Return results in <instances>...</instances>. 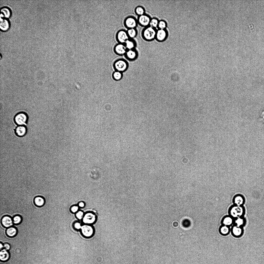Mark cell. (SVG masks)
Wrapping results in <instances>:
<instances>
[{
    "instance_id": "obj_1",
    "label": "cell",
    "mask_w": 264,
    "mask_h": 264,
    "mask_svg": "<svg viewBox=\"0 0 264 264\" xmlns=\"http://www.w3.org/2000/svg\"><path fill=\"white\" fill-rule=\"evenodd\" d=\"M156 28L150 26L145 27L142 32V37L146 41H152L156 39Z\"/></svg>"
},
{
    "instance_id": "obj_2",
    "label": "cell",
    "mask_w": 264,
    "mask_h": 264,
    "mask_svg": "<svg viewBox=\"0 0 264 264\" xmlns=\"http://www.w3.org/2000/svg\"><path fill=\"white\" fill-rule=\"evenodd\" d=\"M28 117L27 114L22 111L17 113L14 116V123L18 126L25 125L28 122Z\"/></svg>"
},
{
    "instance_id": "obj_3",
    "label": "cell",
    "mask_w": 264,
    "mask_h": 264,
    "mask_svg": "<svg viewBox=\"0 0 264 264\" xmlns=\"http://www.w3.org/2000/svg\"><path fill=\"white\" fill-rule=\"evenodd\" d=\"M115 71L122 72L126 71L128 69V64L127 62L123 59H120L114 62L113 65Z\"/></svg>"
},
{
    "instance_id": "obj_4",
    "label": "cell",
    "mask_w": 264,
    "mask_h": 264,
    "mask_svg": "<svg viewBox=\"0 0 264 264\" xmlns=\"http://www.w3.org/2000/svg\"><path fill=\"white\" fill-rule=\"evenodd\" d=\"M244 209L242 206L234 205L230 207L229 209L230 214L234 217L241 216L244 212Z\"/></svg>"
},
{
    "instance_id": "obj_5",
    "label": "cell",
    "mask_w": 264,
    "mask_h": 264,
    "mask_svg": "<svg viewBox=\"0 0 264 264\" xmlns=\"http://www.w3.org/2000/svg\"><path fill=\"white\" fill-rule=\"evenodd\" d=\"M138 24L137 20L132 16L127 17L124 21V25L128 29L136 28Z\"/></svg>"
},
{
    "instance_id": "obj_6",
    "label": "cell",
    "mask_w": 264,
    "mask_h": 264,
    "mask_svg": "<svg viewBox=\"0 0 264 264\" xmlns=\"http://www.w3.org/2000/svg\"><path fill=\"white\" fill-rule=\"evenodd\" d=\"M116 39L119 43L124 44L129 38L127 31L124 30H121L116 33Z\"/></svg>"
},
{
    "instance_id": "obj_7",
    "label": "cell",
    "mask_w": 264,
    "mask_h": 264,
    "mask_svg": "<svg viewBox=\"0 0 264 264\" xmlns=\"http://www.w3.org/2000/svg\"><path fill=\"white\" fill-rule=\"evenodd\" d=\"M152 18L148 14H145L139 16L137 19L138 24L145 27L149 26Z\"/></svg>"
},
{
    "instance_id": "obj_8",
    "label": "cell",
    "mask_w": 264,
    "mask_h": 264,
    "mask_svg": "<svg viewBox=\"0 0 264 264\" xmlns=\"http://www.w3.org/2000/svg\"><path fill=\"white\" fill-rule=\"evenodd\" d=\"M114 50L117 54L123 55H125L127 50L125 44L119 43L114 46Z\"/></svg>"
},
{
    "instance_id": "obj_9",
    "label": "cell",
    "mask_w": 264,
    "mask_h": 264,
    "mask_svg": "<svg viewBox=\"0 0 264 264\" xmlns=\"http://www.w3.org/2000/svg\"><path fill=\"white\" fill-rule=\"evenodd\" d=\"M125 56L127 59L130 61H135L138 56V53L136 49L127 50Z\"/></svg>"
},
{
    "instance_id": "obj_10",
    "label": "cell",
    "mask_w": 264,
    "mask_h": 264,
    "mask_svg": "<svg viewBox=\"0 0 264 264\" xmlns=\"http://www.w3.org/2000/svg\"><path fill=\"white\" fill-rule=\"evenodd\" d=\"M0 223L6 228L12 227L14 224L12 218L8 215L4 216L0 219Z\"/></svg>"
},
{
    "instance_id": "obj_11",
    "label": "cell",
    "mask_w": 264,
    "mask_h": 264,
    "mask_svg": "<svg viewBox=\"0 0 264 264\" xmlns=\"http://www.w3.org/2000/svg\"><path fill=\"white\" fill-rule=\"evenodd\" d=\"M0 20L1 31L4 32L7 31L10 29L11 25L8 19L1 17Z\"/></svg>"
},
{
    "instance_id": "obj_12",
    "label": "cell",
    "mask_w": 264,
    "mask_h": 264,
    "mask_svg": "<svg viewBox=\"0 0 264 264\" xmlns=\"http://www.w3.org/2000/svg\"><path fill=\"white\" fill-rule=\"evenodd\" d=\"M27 131V128L25 125L18 126L14 130L15 134L19 137L24 136L26 134Z\"/></svg>"
},
{
    "instance_id": "obj_13",
    "label": "cell",
    "mask_w": 264,
    "mask_h": 264,
    "mask_svg": "<svg viewBox=\"0 0 264 264\" xmlns=\"http://www.w3.org/2000/svg\"><path fill=\"white\" fill-rule=\"evenodd\" d=\"M1 17L9 19L11 16V10L8 7L4 6L2 7L1 9Z\"/></svg>"
},
{
    "instance_id": "obj_14",
    "label": "cell",
    "mask_w": 264,
    "mask_h": 264,
    "mask_svg": "<svg viewBox=\"0 0 264 264\" xmlns=\"http://www.w3.org/2000/svg\"><path fill=\"white\" fill-rule=\"evenodd\" d=\"M82 231L84 236L86 237H90L92 236L93 232L92 228L88 225H84L82 227Z\"/></svg>"
},
{
    "instance_id": "obj_15",
    "label": "cell",
    "mask_w": 264,
    "mask_h": 264,
    "mask_svg": "<svg viewBox=\"0 0 264 264\" xmlns=\"http://www.w3.org/2000/svg\"><path fill=\"white\" fill-rule=\"evenodd\" d=\"M234 205L242 206L245 202L244 197L241 195H237L235 196L233 199Z\"/></svg>"
},
{
    "instance_id": "obj_16",
    "label": "cell",
    "mask_w": 264,
    "mask_h": 264,
    "mask_svg": "<svg viewBox=\"0 0 264 264\" xmlns=\"http://www.w3.org/2000/svg\"><path fill=\"white\" fill-rule=\"evenodd\" d=\"M167 33L164 30L159 29L157 30L155 39L159 41H162L165 39Z\"/></svg>"
},
{
    "instance_id": "obj_17",
    "label": "cell",
    "mask_w": 264,
    "mask_h": 264,
    "mask_svg": "<svg viewBox=\"0 0 264 264\" xmlns=\"http://www.w3.org/2000/svg\"><path fill=\"white\" fill-rule=\"evenodd\" d=\"M96 219L95 215L91 213H87L84 216L83 219V221L86 223L91 224L95 221Z\"/></svg>"
},
{
    "instance_id": "obj_18",
    "label": "cell",
    "mask_w": 264,
    "mask_h": 264,
    "mask_svg": "<svg viewBox=\"0 0 264 264\" xmlns=\"http://www.w3.org/2000/svg\"><path fill=\"white\" fill-rule=\"evenodd\" d=\"M10 257V254L8 251L5 249L1 250L0 259L1 261L5 262L7 261Z\"/></svg>"
},
{
    "instance_id": "obj_19",
    "label": "cell",
    "mask_w": 264,
    "mask_h": 264,
    "mask_svg": "<svg viewBox=\"0 0 264 264\" xmlns=\"http://www.w3.org/2000/svg\"><path fill=\"white\" fill-rule=\"evenodd\" d=\"M127 50L136 49L137 43L134 39H129L124 44Z\"/></svg>"
},
{
    "instance_id": "obj_20",
    "label": "cell",
    "mask_w": 264,
    "mask_h": 264,
    "mask_svg": "<svg viewBox=\"0 0 264 264\" xmlns=\"http://www.w3.org/2000/svg\"><path fill=\"white\" fill-rule=\"evenodd\" d=\"M17 233V230L15 227L12 226L6 229V234L7 236L10 237H15Z\"/></svg>"
},
{
    "instance_id": "obj_21",
    "label": "cell",
    "mask_w": 264,
    "mask_h": 264,
    "mask_svg": "<svg viewBox=\"0 0 264 264\" xmlns=\"http://www.w3.org/2000/svg\"><path fill=\"white\" fill-rule=\"evenodd\" d=\"M127 31L129 39H134L137 35L138 31L136 28L128 29Z\"/></svg>"
},
{
    "instance_id": "obj_22",
    "label": "cell",
    "mask_w": 264,
    "mask_h": 264,
    "mask_svg": "<svg viewBox=\"0 0 264 264\" xmlns=\"http://www.w3.org/2000/svg\"><path fill=\"white\" fill-rule=\"evenodd\" d=\"M135 12L136 15L139 16H142L145 14V10L143 7L139 6L137 7L135 9Z\"/></svg>"
},
{
    "instance_id": "obj_23",
    "label": "cell",
    "mask_w": 264,
    "mask_h": 264,
    "mask_svg": "<svg viewBox=\"0 0 264 264\" xmlns=\"http://www.w3.org/2000/svg\"><path fill=\"white\" fill-rule=\"evenodd\" d=\"M123 77V73L118 71H115L113 73L112 75L113 78L116 81L121 80L122 79Z\"/></svg>"
},
{
    "instance_id": "obj_24",
    "label": "cell",
    "mask_w": 264,
    "mask_h": 264,
    "mask_svg": "<svg viewBox=\"0 0 264 264\" xmlns=\"http://www.w3.org/2000/svg\"><path fill=\"white\" fill-rule=\"evenodd\" d=\"M232 231L234 235L236 236H240L242 233V229L238 226L234 227L232 229Z\"/></svg>"
},
{
    "instance_id": "obj_25",
    "label": "cell",
    "mask_w": 264,
    "mask_h": 264,
    "mask_svg": "<svg viewBox=\"0 0 264 264\" xmlns=\"http://www.w3.org/2000/svg\"><path fill=\"white\" fill-rule=\"evenodd\" d=\"M34 202L36 206L39 207H41L44 204L45 201L42 197H38L35 198Z\"/></svg>"
},
{
    "instance_id": "obj_26",
    "label": "cell",
    "mask_w": 264,
    "mask_h": 264,
    "mask_svg": "<svg viewBox=\"0 0 264 264\" xmlns=\"http://www.w3.org/2000/svg\"><path fill=\"white\" fill-rule=\"evenodd\" d=\"M13 223L14 224L18 225L20 224L22 221V218L21 216L19 215H16L12 218Z\"/></svg>"
},
{
    "instance_id": "obj_27",
    "label": "cell",
    "mask_w": 264,
    "mask_h": 264,
    "mask_svg": "<svg viewBox=\"0 0 264 264\" xmlns=\"http://www.w3.org/2000/svg\"><path fill=\"white\" fill-rule=\"evenodd\" d=\"M159 21L156 18H152L150 21L149 26L156 28L158 27Z\"/></svg>"
},
{
    "instance_id": "obj_28",
    "label": "cell",
    "mask_w": 264,
    "mask_h": 264,
    "mask_svg": "<svg viewBox=\"0 0 264 264\" xmlns=\"http://www.w3.org/2000/svg\"><path fill=\"white\" fill-rule=\"evenodd\" d=\"M232 222V218L228 216L224 218L223 222L224 225L227 226L231 225Z\"/></svg>"
},
{
    "instance_id": "obj_29",
    "label": "cell",
    "mask_w": 264,
    "mask_h": 264,
    "mask_svg": "<svg viewBox=\"0 0 264 264\" xmlns=\"http://www.w3.org/2000/svg\"><path fill=\"white\" fill-rule=\"evenodd\" d=\"M166 26V22L163 21L161 20L159 21L158 27L159 29L164 30Z\"/></svg>"
},
{
    "instance_id": "obj_30",
    "label": "cell",
    "mask_w": 264,
    "mask_h": 264,
    "mask_svg": "<svg viewBox=\"0 0 264 264\" xmlns=\"http://www.w3.org/2000/svg\"><path fill=\"white\" fill-rule=\"evenodd\" d=\"M220 232L221 233L223 234H226L228 233L229 232V229L227 226L224 225L222 226L220 229Z\"/></svg>"
},
{
    "instance_id": "obj_31",
    "label": "cell",
    "mask_w": 264,
    "mask_h": 264,
    "mask_svg": "<svg viewBox=\"0 0 264 264\" xmlns=\"http://www.w3.org/2000/svg\"><path fill=\"white\" fill-rule=\"evenodd\" d=\"M244 222V220L241 218H239L236 220V223L237 225V226L240 227L242 225Z\"/></svg>"
},
{
    "instance_id": "obj_32",
    "label": "cell",
    "mask_w": 264,
    "mask_h": 264,
    "mask_svg": "<svg viewBox=\"0 0 264 264\" xmlns=\"http://www.w3.org/2000/svg\"><path fill=\"white\" fill-rule=\"evenodd\" d=\"M83 213L82 211H79L76 214L77 217L79 219H81L83 217Z\"/></svg>"
},
{
    "instance_id": "obj_33",
    "label": "cell",
    "mask_w": 264,
    "mask_h": 264,
    "mask_svg": "<svg viewBox=\"0 0 264 264\" xmlns=\"http://www.w3.org/2000/svg\"><path fill=\"white\" fill-rule=\"evenodd\" d=\"M4 249H5L7 251H9L11 249V246L10 244L8 243H5L4 244Z\"/></svg>"
},
{
    "instance_id": "obj_34",
    "label": "cell",
    "mask_w": 264,
    "mask_h": 264,
    "mask_svg": "<svg viewBox=\"0 0 264 264\" xmlns=\"http://www.w3.org/2000/svg\"><path fill=\"white\" fill-rule=\"evenodd\" d=\"M172 225L173 227L177 228L179 226V223L178 221H175L173 222Z\"/></svg>"
},
{
    "instance_id": "obj_35",
    "label": "cell",
    "mask_w": 264,
    "mask_h": 264,
    "mask_svg": "<svg viewBox=\"0 0 264 264\" xmlns=\"http://www.w3.org/2000/svg\"><path fill=\"white\" fill-rule=\"evenodd\" d=\"M78 207L77 206H73L71 209V211L73 213H76L77 212L78 210Z\"/></svg>"
},
{
    "instance_id": "obj_36",
    "label": "cell",
    "mask_w": 264,
    "mask_h": 264,
    "mask_svg": "<svg viewBox=\"0 0 264 264\" xmlns=\"http://www.w3.org/2000/svg\"><path fill=\"white\" fill-rule=\"evenodd\" d=\"M259 120L264 123V111L262 112L260 115Z\"/></svg>"
},
{
    "instance_id": "obj_37",
    "label": "cell",
    "mask_w": 264,
    "mask_h": 264,
    "mask_svg": "<svg viewBox=\"0 0 264 264\" xmlns=\"http://www.w3.org/2000/svg\"><path fill=\"white\" fill-rule=\"evenodd\" d=\"M75 228L77 229H79L81 228V226L80 224L78 223H76L74 225Z\"/></svg>"
},
{
    "instance_id": "obj_38",
    "label": "cell",
    "mask_w": 264,
    "mask_h": 264,
    "mask_svg": "<svg viewBox=\"0 0 264 264\" xmlns=\"http://www.w3.org/2000/svg\"><path fill=\"white\" fill-rule=\"evenodd\" d=\"M84 203L82 202H80L79 204V206L81 208L83 207L84 206Z\"/></svg>"
},
{
    "instance_id": "obj_39",
    "label": "cell",
    "mask_w": 264,
    "mask_h": 264,
    "mask_svg": "<svg viewBox=\"0 0 264 264\" xmlns=\"http://www.w3.org/2000/svg\"><path fill=\"white\" fill-rule=\"evenodd\" d=\"M0 246H1V248H0V250H2L3 249H4V244L3 243L1 242L0 243Z\"/></svg>"
},
{
    "instance_id": "obj_40",
    "label": "cell",
    "mask_w": 264,
    "mask_h": 264,
    "mask_svg": "<svg viewBox=\"0 0 264 264\" xmlns=\"http://www.w3.org/2000/svg\"><path fill=\"white\" fill-rule=\"evenodd\" d=\"M253 26V25H250V26H249V27H250V28L251 29H252L253 28V27H252V26Z\"/></svg>"
}]
</instances>
